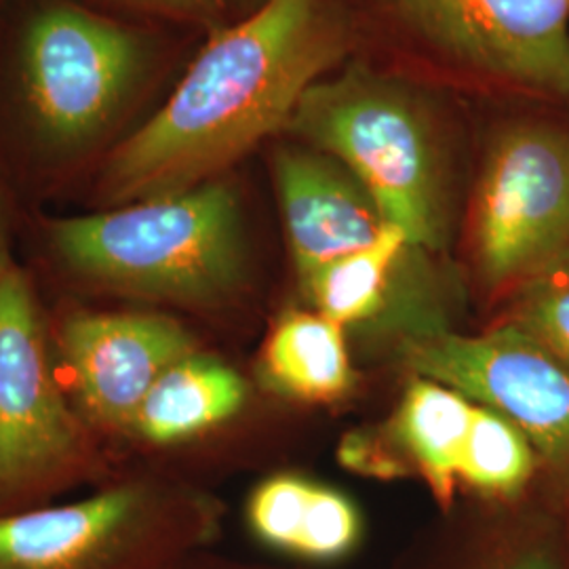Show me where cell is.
<instances>
[{
    "instance_id": "6da1fadb",
    "label": "cell",
    "mask_w": 569,
    "mask_h": 569,
    "mask_svg": "<svg viewBox=\"0 0 569 569\" xmlns=\"http://www.w3.org/2000/svg\"><path fill=\"white\" fill-rule=\"evenodd\" d=\"M355 41L338 0H266L220 30L171 98L117 146L103 167L106 203L127 204L201 186L277 131H287L315 82Z\"/></svg>"
},
{
    "instance_id": "7a4b0ae2",
    "label": "cell",
    "mask_w": 569,
    "mask_h": 569,
    "mask_svg": "<svg viewBox=\"0 0 569 569\" xmlns=\"http://www.w3.org/2000/svg\"><path fill=\"white\" fill-rule=\"evenodd\" d=\"M49 243L82 281L154 302L222 305L249 272L241 199L222 180L61 218Z\"/></svg>"
},
{
    "instance_id": "3957f363",
    "label": "cell",
    "mask_w": 569,
    "mask_h": 569,
    "mask_svg": "<svg viewBox=\"0 0 569 569\" xmlns=\"http://www.w3.org/2000/svg\"><path fill=\"white\" fill-rule=\"evenodd\" d=\"M287 131L345 164L413 247L437 251L446 244V143L420 89L348 63L306 91Z\"/></svg>"
},
{
    "instance_id": "277c9868",
    "label": "cell",
    "mask_w": 569,
    "mask_h": 569,
    "mask_svg": "<svg viewBox=\"0 0 569 569\" xmlns=\"http://www.w3.org/2000/svg\"><path fill=\"white\" fill-rule=\"evenodd\" d=\"M148 42L72 2L41 7L23 28L20 93L44 150L70 157L100 142L148 70Z\"/></svg>"
},
{
    "instance_id": "5b68a950",
    "label": "cell",
    "mask_w": 569,
    "mask_h": 569,
    "mask_svg": "<svg viewBox=\"0 0 569 569\" xmlns=\"http://www.w3.org/2000/svg\"><path fill=\"white\" fill-rule=\"evenodd\" d=\"M472 244L489 287L523 283L569 251V129L510 122L489 142Z\"/></svg>"
},
{
    "instance_id": "8992f818",
    "label": "cell",
    "mask_w": 569,
    "mask_h": 569,
    "mask_svg": "<svg viewBox=\"0 0 569 569\" xmlns=\"http://www.w3.org/2000/svg\"><path fill=\"white\" fill-rule=\"evenodd\" d=\"M32 284L0 277V512L34 509L82 449L81 425L56 382Z\"/></svg>"
},
{
    "instance_id": "52a82bcc",
    "label": "cell",
    "mask_w": 569,
    "mask_h": 569,
    "mask_svg": "<svg viewBox=\"0 0 569 569\" xmlns=\"http://www.w3.org/2000/svg\"><path fill=\"white\" fill-rule=\"evenodd\" d=\"M204 533L140 483L61 507L0 512V569H171Z\"/></svg>"
},
{
    "instance_id": "ba28073f",
    "label": "cell",
    "mask_w": 569,
    "mask_h": 569,
    "mask_svg": "<svg viewBox=\"0 0 569 569\" xmlns=\"http://www.w3.org/2000/svg\"><path fill=\"white\" fill-rule=\"evenodd\" d=\"M406 363L418 378L498 411L523 430L538 458L569 470V363L521 327L425 333L407 340Z\"/></svg>"
},
{
    "instance_id": "9c48e42d",
    "label": "cell",
    "mask_w": 569,
    "mask_h": 569,
    "mask_svg": "<svg viewBox=\"0 0 569 569\" xmlns=\"http://www.w3.org/2000/svg\"><path fill=\"white\" fill-rule=\"evenodd\" d=\"M390 7L446 58L569 98V0H390Z\"/></svg>"
},
{
    "instance_id": "30bf717a",
    "label": "cell",
    "mask_w": 569,
    "mask_h": 569,
    "mask_svg": "<svg viewBox=\"0 0 569 569\" xmlns=\"http://www.w3.org/2000/svg\"><path fill=\"white\" fill-rule=\"evenodd\" d=\"M194 350L192 333L159 312H77L58 331L77 403L114 430H129L161 373Z\"/></svg>"
},
{
    "instance_id": "8fae6325",
    "label": "cell",
    "mask_w": 569,
    "mask_h": 569,
    "mask_svg": "<svg viewBox=\"0 0 569 569\" xmlns=\"http://www.w3.org/2000/svg\"><path fill=\"white\" fill-rule=\"evenodd\" d=\"M272 173L298 279L376 243L390 226L361 182L321 150L279 148Z\"/></svg>"
},
{
    "instance_id": "7c38bea8",
    "label": "cell",
    "mask_w": 569,
    "mask_h": 569,
    "mask_svg": "<svg viewBox=\"0 0 569 569\" xmlns=\"http://www.w3.org/2000/svg\"><path fill=\"white\" fill-rule=\"evenodd\" d=\"M247 526L266 547L310 563L345 559L363 533L361 515L345 493L296 475H277L256 488Z\"/></svg>"
},
{
    "instance_id": "4fadbf2b",
    "label": "cell",
    "mask_w": 569,
    "mask_h": 569,
    "mask_svg": "<svg viewBox=\"0 0 569 569\" xmlns=\"http://www.w3.org/2000/svg\"><path fill=\"white\" fill-rule=\"evenodd\" d=\"M244 401L243 376L194 350L161 373L129 430L152 446H173L224 425L243 409Z\"/></svg>"
},
{
    "instance_id": "5bb4252c",
    "label": "cell",
    "mask_w": 569,
    "mask_h": 569,
    "mask_svg": "<svg viewBox=\"0 0 569 569\" xmlns=\"http://www.w3.org/2000/svg\"><path fill=\"white\" fill-rule=\"evenodd\" d=\"M266 385L306 403H329L352 387L345 327L321 312H289L268 336L262 352Z\"/></svg>"
},
{
    "instance_id": "9a60e30c",
    "label": "cell",
    "mask_w": 569,
    "mask_h": 569,
    "mask_svg": "<svg viewBox=\"0 0 569 569\" xmlns=\"http://www.w3.org/2000/svg\"><path fill=\"white\" fill-rule=\"evenodd\" d=\"M475 403L458 390L428 378H413L395 418V437L425 475L439 505L449 507L467 443Z\"/></svg>"
},
{
    "instance_id": "2e32d148",
    "label": "cell",
    "mask_w": 569,
    "mask_h": 569,
    "mask_svg": "<svg viewBox=\"0 0 569 569\" xmlns=\"http://www.w3.org/2000/svg\"><path fill=\"white\" fill-rule=\"evenodd\" d=\"M416 251L418 247L409 243L397 226H388L376 243L321 266L298 281L315 310L346 329L378 315L397 274Z\"/></svg>"
},
{
    "instance_id": "e0dca14e",
    "label": "cell",
    "mask_w": 569,
    "mask_h": 569,
    "mask_svg": "<svg viewBox=\"0 0 569 569\" xmlns=\"http://www.w3.org/2000/svg\"><path fill=\"white\" fill-rule=\"evenodd\" d=\"M538 453L523 430L489 407L475 406L458 481L491 498H515L533 479Z\"/></svg>"
},
{
    "instance_id": "ac0fdd59",
    "label": "cell",
    "mask_w": 569,
    "mask_h": 569,
    "mask_svg": "<svg viewBox=\"0 0 569 569\" xmlns=\"http://www.w3.org/2000/svg\"><path fill=\"white\" fill-rule=\"evenodd\" d=\"M510 323L569 363V251L517 284Z\"/></svg>"
},
{
    "instance_id": "d6986e66",
    "label": "cell",
    "mask_w": 569,
    "mask_h": 569,
    "mask_svg": "<svg viewBox=\"0 0 569 569\" xmlns=\"http://www.w3.org/2000/svg\"><path fill=\"white\" fill-rule=\"evenodd\" d=\"M340 460L346 467L355 468L359 472L392 479L406 472L403 465L392 458L380 441L373 437H367L363 432H355L352 437H346L340 448Z\"/></svg>"
},
{
    "instance_id": "ffe728a7",
    "label": "cell",
    "mask_w": 569,
    "mask_h": 569,
    "mask_svg": "<svg viewBox=\"0 0 569 569\" xmlns=\"http://www.w3.org/2000/svg\"><path fill=\"white\" fill-rule=\"evenodd\" d=\"M488 569H563L557 550L547 542H533L528 547L512 550L509 555H502L500 561H496Z\"/></svg>"
},
{
    "instance_id": "44dd1931",
    "label": "cell",
    "mask_w": 569,
    "mask_h": 569,
    "mask_svg": "<svg viewBox=\"0 0 569 569\" xmlns=\"http://www.w3.org/2000/svg\"><path fill=\"white\" fill-rule=\"evenodd\" d=\"M131 7L150 9V11H163V13H209L216 9H222L230 0H119Z\"/></svg>"
},
{
    "instance_id": "7402d4cb",
    "label": "cell",
    "mask_w": 569,
    "mask_h": 569,
    "mask_svg": "<svg viewBox=\"0 0 569 569\" xmlns=\"http://www.w3.org/2000/svg\"><path fill=\"white\" fill-rule=\"evenodd\" d=\"M11 264H13V260H11V253H9V222H7L4 204L0 201V277Z\"/></svg>"
}]
</instances>
